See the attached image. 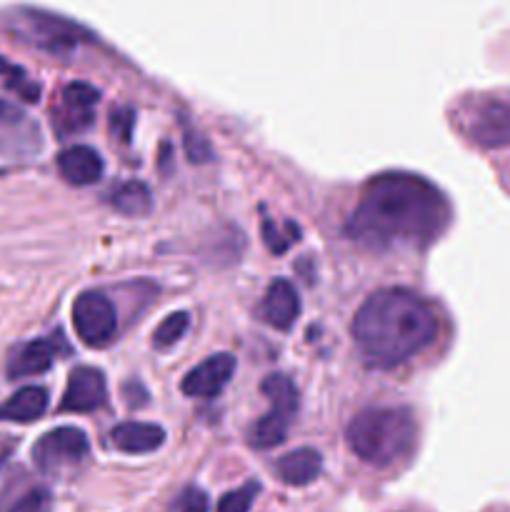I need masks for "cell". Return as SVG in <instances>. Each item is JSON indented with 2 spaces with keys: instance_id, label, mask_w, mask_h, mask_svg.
<instances>
[{
  "instance_id": "cell-1",
  "label": "cell",
  "mask_w": 510,
  "mask_h": 512,
  "mask_svg": "<svg viewBox=\"0 0 510 512\" xmlns=\"http://www.w3.org/2000/svg\"><path fill=\"white\" fill-rule=\"evenodd\" d=\"M450 225V203L430 180L383 173L365 185L345 235L368 250L425 248Z\"/></svg>"
},
{
  "instance_id": "cell-2",
  "label": "cell",
  "mask_w": 510,
  "mask_h": 512,
  "mask_svg": "<svg viewBox=\"0 0 510 512\" xmlns=\"http://www.w3.org/2000/svg\"><path fill=\"white\" fill-rule=\"evenodd\" d=\"M350 330L363 363L375 370H390L435 343L438 318L413 290L385 288L365 298Z\"/></svg>"
},
{
  "instance_id": "cell-3",
  "label": "cell",
  "mask_w": 510,
  "mask_h": 512,
  "mask_svg": "<svg viewBox=\"0 0 510 512\" xmlns=\"http://www.w3.org/2000/svg\"><path fill=\"white\" fill-rule=\"evenodd\" d=\"M348 448L363 463L390 468L415 445V420L405 408H368L345 430Z\"/></svg>"
},
{
  "instance_id": "cell-4",
  "label": "cell",
  "mask_w": 510,
  "mask_h": 512,
  "mask_svg": "<svg viewBox=\"0 0 510 512\" xmlns=\"http://www.w3.org/2000/svg\"><path fill=\"white\" fill-rule=\"evenodd\" d=\"M10 30L25 43L48 53H70L83 40V30L70 20L40 10H20L10 20Z\"/></svg>"
},
{
  "instance_id": "cell-5",
  "label": "cell",
  "mask_w": 510,
  "mask_h": 512,
  "mask_svg": "<svg viewBox=\"0 0 510 512\" xmlns=\"http://www.w3.org/2000/svg\"><path fill=\"white\" fill-rule=\"evenodd\" d=\"M463 130L478 148L500 150L510 148V103L508 100L473 98L460 113Z\"/></svg>"
},
{
  "instance_id": "cell-6",
  "label": "cell",
  "mask_w": 510,
  "mask_h": 512,
  "mask_svg": "<svg viewBox=\"0 0 510 512\" xmlns=\"http://www.w3.org/2000/svg\"><path fill=\"white\" fill-rule=\"evenodd\" d=\"M73 328L90 348H105L118 335V313L108 295L100 290H85L73 303Z\"/></svg>"
},
{
  "instance_id": "cell-7",
  "label": "cell",
  "mask_w": 510,
  "mask_h": 512,
  "mask_svg": "<svg viewBox=\"0 0 510 512\" xmlns=\"http://www.w3.org/2000/svg\"><path fill=\"white\" fill-rule=\"evenodd\" d=\"M90 453V443L83 430L55 428L45 433L33 448V463L48 475H60L83 463Z\"/></svg>"
},
{
  "instance_id": "cell-8",
  "label": "cell",
  "mask_w": 510,
  "mask_h": 512,
  "mask_svg": "<svg viewBox=\"0 0 510 512\" xmlns=\"http://www.w3.org/2000/svg\"><path fill=\"white\" fill-rule=\"evenodd\" d=\"M100 93L88 83H68L60 93V103L55 108V125L60 133H78L93 125L95 118V105H98Z\"/></svg>"
},
{
  "instance_id": "cell-9",
  "label": "cell",
  "mask_w": 510,
  "mask_h": 512,
  "mask_svg": "<svg viewBox=\"0 0 510 512\" xmlns=\"http://www.w3.org/2000/svg\"><path fill=\"white\" fill-rule=\"evenodd\" d=\"M235 373V358L230 353H215L208 360H203L200 365H195L188 375L180 383L188 398L198 400H213L218 398L225 390V385L230 383Z\"/></svg>"
},
{
  "instance_id": "cell-10",
  "label": "cell",
  "mask_w": 510,
  "mask_h": 512,
  "mask_svg": "<svg viewBox=\"0 0 510 512\" xmlns=\"http://www.w3.org/2000/svg\"><path fill=\"white\" fill-rule=\"evenodd\" d=\"M105 398H108L105 375L98 368L80 365L70 373L63 400H60V410H65V413H90V410L103 408Z\"/></svg>"
},
{
  "instance_id": "cell-11",
  "label": "cell",
  "mask_w": 510,
  "mask_h": 512,
  "mask_svg": "<svg viewBox=\"0 0 510 512\" xmlns=\"http://www.w3.org/2000/svg\"><path fill=\"white\" fill-rule=\"evenodd\" d=\"M260 310H263L265 323L273 325V328L278 330H290L300 315V295L295 293L290 280L278 278L268 285V290H265Z\"/></svg>"
},
{
  "instance_id": "cell-12",
  "label": "cell",
  "mask_w": 510,
  "mask_h": 512,
  "mask_svg": "<svg viewBox=\"0 0 510 512\" xmlns=\"http://www.w3.org/2000/svg\"><path fill=\"white\" fill-rule=\"evenodd\" d=\"M58 170L70 185H93L103 178L105 163L98 150L88 145H73L58 155Z\"/></svg>"
},
{
  "instance_id": "cell-13",
  "label": "cell",
  "mask_w": 510,
  "mask_h": 512,
  "mask_svg": "<svg viewBox=\"0 0 510 512\" xmlns=\"http://www.w3.org/2000/svg\"><path fill=\"white\" fill-rule=\"evenodd\" d=\"M55 343L53 340H30V343L18 345V348L10 353L8 365V378L10 380H20V378H30V375H40L45 370H50L55 360Z\"/></svg>"
},
{
  "instance_id": "cell-14",
  "label": "cell",
  "mask_w": 510,
  "mask_h": 512,
  "mask_svg": "<svg viewBox=\"0 0 510 512\" xmlns=\"http://www.w3.org/2000/svg\"><path fill=\"white\" fill-rule=\"evenodd\" d=\"M110 440L118 450L130 455H143L153 453L160 445L165 443V430L160 425L153 423H138V420H130V423L115 425Z\"/></svg>"
},
{
  "instance_id": "cell-15",
  "label": "cell",
  "mask_w": 510,
  "mask_h": 512,
  "mask_svg": "<svg viewBox=\"0 0 510 512\" xmlns=\"http://www.w3.org/2000/svg\"><path fill=\"white\" fill-rule=\"evenodd\" d=\"M48 390L38 388V385H28L20 388L18 393L10 395L5 403H0V420L5 423H35L48 410Z\"/></svg>"
},
{
  "instance_id": "cell-16",
  "label": "cell",
  "mask_w": 510,
  "mask_h": 512,
  "mask_svg": "<svg viewBox=\"0 0 510 512\" xmlns=\"http://www.w3.org/2000/svg\"><path fill=\"white\" fill-rule=\"evenodd\" d=\"M323 470V458H320L318 450L313 448H298L285 453L283 458L275 463V473L283 480L285 485H293V488H303L310 485Z\"/></svg>"
},
{
  "instance_id": "cell-17",
  "label": "cell",
  "mask_w": 510,
  "mask_h": 512,
  "mask_svg": "<svg viewBox=\"0 0 510 512\" xmlns=\"http://www.w3.org/2000/svg\"><path fill=\"white\" fill-rule=\"evenodd\" d=\"M113 208L118 213L128 215V218H145V215L153 210V195L150 188L140 180H128V183L118 185L113 190V198H110Z\"/></svg>"
},
{
  "instance_id": "cell-18",
  "label": "cell",
  "mask_w": 510,
  "mask_h": 512,
  "mask_svg": "<svg viewBox=\"0 0 510 512\" xmlns=\"http://www.w3.org/2000/svg\"><path fill=\"white\" fill-rule=\"evenodd\" d=\"M290 423H293V418H290V415L278 413V410L270 408L268 413H265L263 418H260L253 428H250V438H248L250 445L258 450L275 448V445H280L285 438H288Z\"/></svg>"
},
{
  "instance_id": "cell-19",
  "label": "cell",
  "mask_w": 510,
  "mask_h": 512,
  "mask_svg": "<svg viewBox=\"0 0 510 512\" xmlns=\"http://www.w3.org/2000/svg\"><path fill=\"white\" fill-rule=\"evenodd\" d=\"M260 388H263V395L268 398L270 408L295 418V413H298V388H295V383L288 375H268Z\"/></svg>"
},
{
  "instance_id": "cell-20",
  "label": "cell",
  "mask_w": 510,
  "mask_h": 512,
  "mask_svg": "<svg viewBox=\"0 0 510 512\" xmlns=\"http://www.w3.org/2000/svg\"><path fill=\"white\" fill-rule=\"evenodd\" d=\"M188 328H190L188 313H183V310H178V313H170L168 318H163V323L155 328L153 348H158V350L173 348L175 343H180V340H183V335L188 333Z\"/></svg>"
},
{
  "instance_id": "cell-21",
  "label": "cell",
  "mask_w": 510,
  "mask_h": 512,
  "mask_svg": "<svg viewBox=\"0 0 510 512\" xmlns=\"http://www.w3.org/2000/svg\"><path fill=\"white\" fill-rule=\"evenodd\" d=\"M0 78H3L5 85H8L13 93H18L20 98L30 100V103L40 98V85L35 83V80H30L23 68H18V65L8 63V60L3 58H0Z\"/></svg>"
},
{
  "instance_id": "cell-22",
  "label": "cell",
  "mask_w": 510,
  "mask_h": 512,
  "mask_svg": "<svg viewBox=\"0 0 510 512\" xmlns=\"http://www.w3.org/2000/svg\"><path fill=\"white\" fill-rule=\"evenodd\" d=\"M53 510V495L48 488H30L20 495L18 500L10 503L3 512H50Z\"/></svg>"
},
{
  "instance_id": "cell-23",
  "label": "cell",
  "mask_w": 510,
  "mask_h": 512,
  "mask_svg": "<svg viewBox=\"0 0 510 512\" xmlns=\"http://www.w3.org/2000/svg\"><path fill=\"white\" fill-rule=\"evenodd\" d=\"M260 485L258 483H245L243 488L238 490H230L228 495L218 500V512H248L250 505H253L255 495H258Z\"/></svg>"
},
{
  "instance_id": "cell-24",
  "label": "cell",
  "mask_w": 510,
  "mask_h": 512,
  "mask_svg": "<svg viewBox=\"0 0 510 512\" xmlns=\"http://www.w3.org/2000/svg\"><path fill=\"white\" fill-rule=\"evenodd\" d=\"M183 143H185V153H188V158L193 160V163H208L210 145H208V140L198 133V130L183 125Z\"/></svg>"
},
{
  "instance_id": "cell-25",
  "label": "cell",
  "mask_w": 510,
  "mask_h": 512,
  "mask_svg": "<svg viewBox=\"0 0 510 512\" xmlns=\"http://www.w3.org/2000/svg\"><path fill=\"white\" fill-rule=\"evenodd\" d=\"M173 508L175 512H208L210 503H208V495H205L203 490L190 485V488H185L183 493L178 495Z\"/></svg>"
},
{
  "instance_id": "cell-26",
  "label": "cell",
  "mask_w": 510,
  "mask_h": 512,
  "mask_svg": "<svg viewBox=\"0 0 510 512\" xmlns=\"http://www.w3.org/2000/svg\"><path fill=\"white\" fill-rule=\"evenodd\" d=\"M263 240L273 253H285L293 245V235H283V230L273 220H263Z\"/></svg>"
},
{
  "instance_id": "cell-27",
  "label": "cell",
  "mask_w": 510,
  "mask_h": 512,
  "mask_svg": "<svg viewBox=\"0 0 510 512\" xmlns=\"http://www.w3.org/2000/svg\"><path fill=\"white\" fill-rule=\"evenodd\" d=\"M133 113L130 110H113V118H110V128H113V133L118 135L120 140H125L128 143L130 140V133H133Z\"/></svg>"
},
{
  "instance_id": "cell-28",
  "label": "cell",
  "mask_w": 510,
  "mask_h": 512,
  "mask_svg": "<svg viewBox=\"0 0 510 512\" xmlns=\"http://www.w3.org/2000/svg\"><path fill=\"white\" fill-rule=\"evenodd\" d=\"M13 448H15L13 440L5 438V435H0V465H3L5 460H8V455L13 453Z\"/></svg>"
},
{
  "instance_id": "cell-29",
  "label": "cell",
  "mask_w": 510,
  "mask_h": 512,
  "mask_svg": "<svg viewBox=\"0 0 510 512\" xmlns=\"http://www.w3.org/2000/svg\"><path fill=\"white\" fill-rule=\"evenodd\" d=\"M5 113H10V108H8V105L0 103V120H3V115H5Z\"/></svg>"
}]
</instances>
